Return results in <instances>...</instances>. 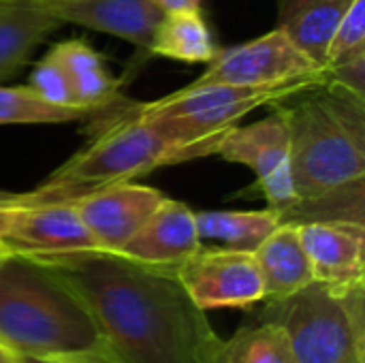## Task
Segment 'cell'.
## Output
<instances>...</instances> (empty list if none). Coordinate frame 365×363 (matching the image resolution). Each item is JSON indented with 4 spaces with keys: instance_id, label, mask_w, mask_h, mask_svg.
<instances>
[{
    "instance_id": "obj_1",
    "label": "cell",
    "mask_w": 365,
    "mask_h": 363,
    "mask_svg": "<svg viewBox=\"0 0 365 363\" xmlns=\"http://www.w3.org/2000/svg\"><path fill=\"white\" fill-rule=\"evenodd\" d=\"M28 259L79 302L101 336V351L115 362L199 363L218 336L173 272L107 250Z\"/></svg>"
},
{
    "instance_id": "obj_2",
    "label": "cell",
    "mask_w": 365,
    "mask_h": 363,
    "mask_svg": "<svg viewBox=\"0 0 365 363\" xmlns=\"http://www.w3.org/2000/svg\"><path fill=\"white\" fill-rule=\"evenodd\" d=\"M280 107L291 133L293 184L280 225H365V96L323 81Z\"/></svg>"
},
{
    "instance_id": "obj_3",
    "label": "cell",
    "mask_w": 365,
    "mask_h": 363,
    "mask_svg": "<svg viewBox=\"0 0 365 363\" xmlns=\"http://www.w3.org/2000/svg\"><path fill=\"white\" fill-rule=\"evenodd\" d=\"M118 98L88 116L90 143L58 167L41 186L21 193V205L73 203L90 193L133 182L165 165H175L171 145L139 116L135 103L126 107L115 105Z\"/></svg>"
},
{
    "instance_id": "obj_4",
    "label": "cell",
    "mask_w": 365,
    "mask_h": 363,
    "mask_svg": "<svg viewBox=\"0 0 365 363\" xmlns=\"http://www.w3.org/2000/svg\"><path fill=\"white\" fill-rule=\"evenodd\" d=\"M0 340L24 357L101 349L79 302L36 261L11 255L0 265Z\"/></svg>"
},
{
    "instance_id": "obj_5",
    "label": "cell",
    "mask_w": 365,
    "mask_h": 363,
    "mask_svg": "<svg viewBox=\"0 0 365 363\" xmlns=\"http://www.w3.org/2000/svg\"><path fill=\"white\" fill-rule=\"evenodd\" d=\"M327 81L314 77L276 88H246L229 83H190L160 101L135 103L141 118L171 145L175 163L212 154L218 137L240 124L244 116L263 107L282 103L308 88Z\"/></svg>"
},
{
    "instance_id": "obj_6",
    "label": "cell",
    "mask_w": 365,
    "mask_h": 363,
    "mask_svg": "<svg viewBox=\"0 0 365 363\" xmlns=\"http://www.w3.org/2000/svg\"><path fill=\"white\" fill-rule=\"evenodd\" d=\"M257 319L284 332L297 363H365V285L312 282L291 297L263 302Z\"/></svg>"
},
{
    "instance_id": "obj_7",
    "label": "cell",
    "mask_w": 365,
    "mask_h": 363,
    "mask_svg": "<svg viewBox=\"0 0 365 363\" xmlns=\"http://www.w3.org/2000/svg\"><path fill=\"white\" fill-rule=\"evenodd\" d=\"M272 113L246 126H231L212 148L222 160L246 165L255 175V190L267 201V208L282 218L293 203L291 184V133L280 103L269 105Z\"/></svg>"
},
{
    "instance_id": "obj_8",
    "label": "cell",
    "mask_w": 365,
    "mask_h": 363,
    "mask_svg": "<svg viewBox=\"0 0 365 363\" xmlns=\"http://www.w3.org/2000/svg\"><path fill=\"white\" fill-rule=\"evenodd\" d=\"M314 77H325V68L308 58L280 28H274L248 43L218 49L195 83L276 88Z\"/></svg>"
},
{
    "instance_id": "obj_9",
    "label": "cell",
    "mask_w": 365,
    "mask_h": 363,
    "mask_svg": "<svg viewBox=\"0 0 365 363\" xmlns=\"http://www.w3.org/2000/svg\"><path fill=\"white\" fill-rule=\"evenodd\" d=\"M175 276L201 310L252 308L263 304V280L252 252H237L201 244Z\"/></svg>"
},
{
    "instance_id": "obj_10",
    "label": "cell",
    "mask_w": 365,
    "mask_h": 363,
    "mask_svg": "<svg viewBox=\"0 0 365 363\" xmlns=\"http://www.w3.org/2000/svg\"><path fill=\"white\" fill-rule=\"evenodd\" d=\"M0 240L13 255L49 257L79 250H98L73 203L19 205L9 210Z\"/></svg>"
},
{
    "instance_id": "obj_11",
    "label": "cell",
    "mask_w": 365,
    "mask_h": 363,
    "mask_svg": "<svg viewBox=\"0 0 365 363\" xmlns=\"http://www.w3.org/2000/svg\"><path fill=\"white\" fill-rule=\"evenodd\" d=\"M165 199L156 188L122 182L73 201V208L96 248L118 252Z\"/></svg>"
},
{
    "instance_id": "obj_12",
    "label": "cell",
    "mask_w": 365,
    "mask_h": 363,
    "mask_svg": "<svg viewBox=\"0 0 365 363\" xmlns=\"http://www.w3.org/2000/svg\"><path fill=\"white\" fill-rule=\"evenodd\" d=\"M195 212L175 199H165L118 255L148 267L173 272L199 250Z\"/></svg>"
},
{
    "instance_id": "obj_13",
    "label": "cell",
    "mask_w": 365,
    "mask_h": 363,
    "mask_svg": "<svg viewBox=\"0 0 365 363\" xmlns=\"http://www.w3.org/2000/svg\"><path fill=\"white\" fill-rule=\"evenodd\" d=\"M297 227L314 282L331 289L365 285V225L327 220Z\"/></svg>"
},
{
    "instance_id": "obj_14",
    "label": "cell",
    "mask_w": 365,
    "mask_h": 363,
    "mask_svg": "<svg viewBox=\"0 0 365 363\" xmlns=\"http://www.w3.org/2000/svg\"><path fill=\"white\" fill-rule=\"evenodd\" d=\"M62 24H77L124 39L148 51L163 11L152 0H60L49 4Z\"/></svg>"
},
{
    "instance_id": "obj_15",
    "label": "cell",
    "mask_w": 365,
    "mask_h": 363,
    "mask_svg": "<svg viewBox=\"0 0 365 363\" xmlns=\"http://www.w3.org/2000/svg\"><path fill=\"white\" fill-rule=\"evenodd\" d=\"M252 255L263 280V302L291 297L314 282L312 265L302 244L297 225H278Z\"/></svg>"
},
{
    "instance_id": "obj_16",
    "label": "cell",
    "mask_w": 365,
    "mask_h": 363,
    "mask_svg": "<svg viewBox=\"0 0 365 363\" xmlns=\"http://www.w3.org/2000/svg\"><path fill=\"white\" fill-rule=\"evenodd\" d=\"M60 26L53 9L41 0H0V81L15 75Z\"/></svg>"
},
{
    "instance_id": "obj_17",
    "label": "cell",
    "mask_w": 365,
    "mask_h": 363,
    "mask_svg": "<svg viewBox=\"0 0 365 363\" xmlns=\"http://www.w3.org/2000/svg\"><path fill=\"white\" fill-rule=\"evenodd\" d=\"M353 0H278V26L308 58L325 68L334 32Z\"/></svg>"
},
{
    "instance_id": "obj_18",
    "label": "cell",
    "mask_w": 365,
    "mask_h": 363,
    "mask_svg": "<svg viewBox=\"0 0 365 363\" xmlns=\"http://www.w3.org/2000/svg\"><path fill=\"white\" fill-rule=\"evenodd\" d=\"M51 51L60 60V64L71 81L75 103L79 107H86L92 113L96 109L111 105L120 96L118 94L120 81L113 79L105 71L101 56L88 41L71 39V41L53 45Z\"/></svg>"
},
{
    "instance_id": "obj_19",
    "label": "cell",
    "mask_w": 365,
    "mask_h": 363,
    "mask_svg": "<svg viewBox=\"0 0 365 363\" xmlns=\"http://www.w3.org/2000/svg\"><path fill=\"white\" fill-rule=\"evenodd\" d=\"M199 363H297V359L278 325L255 319L229 340L216 336Z\"/></svg>"
},
{
    "instance_id": "obj_20",
    "label": "cell",
    "mask_w": 365,
    "mask_h": 363,
    "mask_svg": "<svg viewBox=\"0 0 365 363\" xmlns=\"http://www.w3.org/2000/svg\"><path fill=\"white\" fill-rule=\"evenodd\" d=\"M201 244L237 252H255L280 225L274 210L257 212H195Z\"/></svg>"
},
{
    "instance_id": "obj_21",
    "label": "cell",
    "mask_w": 365,
    "mask_h": 363,
    "mask_svg": "<svg viewBox=\"0 0 365 363\" xmlns=\"http://www.w3.org/2000/svg\"><path fill=\"white\" fill-rule=\"evenodd\" d=\"M218 51L201 9L165 13L152 36L148 53L178 62H210Z\"/></svg>"
},
{
    "instance_id": "obj_22",
    "label": "cell",
    "mask_w": 365,
    "mask_h": 363,
    "mask_svg": "<svg viewBox=\"0 0 365 363\" xmlns=\"http://www.w3.org/2000/svg\"><path fill=\"white\" fill-rule=\"evenodd\" d=\"M90 109L51 105L28 86H0V126L11 124H64L86 120Z\"/></svg>"
},
{
    "instance_id": "obj_23",
    "label": "cell",
    "mask_w": 365,
    "mask_h": 363,
    "mask_svg": "<svg viewBox=\"0 0 365 363\" xmlns=\"http://www.w3.org/2000/svg\"><path fill=\"white\" fill-rule=\"evenodd\" d=\"M28 88L32 92H36L41 98H45L51 105H64V107H79L75 103V94L71 88V81L60 64V60L56 58V53L49 49L45 53V58L34 66L32 75H30V83Z\"/></svg>"
},
{
    "instance_id": "obj_24",
    "label": "cell",
    "mask_w": 365,
    "mask_h": 363,
    "mask_svg": "<svg viewBox=\"0 0 365 363\" xmlns=\"http://www.w3.org/2000/svg\"><path fill=\"white\" fill-rule=\"evenodd\" d=\"M365 47V0H353L351 9L338 24L327 49L325 66L351 51Z\"/></svg>"
},
{
    "instance_id": "obj_25",
    "label": "cell",
    "mask_w": 365,
    "mask_h": 363,
    "mask_svg": "<svg viewBox=\"0 0 365 363\" xmlns=\"http://www.w3.org/2000/svg\"><path fill=\"white\" fill-rule=\"evenodd\" d=\"M325 79L365 96V47L329 62L325 66Z\"/></svg>"
},
{
    "instance_id": "obj_26",
    "label": "cell",
    "mask_w": 365,
    "mask_h": 363,
    "mask_svg": "<svg viewBox=\"0 0 365 363\" xmlns=\"http://www.w3.org/2000/svg\"><path fill=\"white\" fill-rule=\"evenodd\" d=\"M47 363H120L115 362L109 353L101 349H88V351H73V353H56L49 357H43Z\"/></svg>"
},
{
    "instance_id": "obj_27",
    "label": "cell",
    "mask_w": 365,
    "mask_h": 363,
    "mask_svg": "<svg viewBox=\"0 0 365 363\" xmlns=\"http://www.w3.org/2000/svg\"><path fill=\"white\" fill-rule=\"evenodd\" d=\"M163 13H178V11H192L201 9V0H152Z\"/></svg>"
},
{
    "instance_id": "obj_28",
    "label": "cell",
    "mask_w": 365,
    "mask_h": 363,
    "mask_svg": "<svg viewBox=\"0 0 365 363\" xmlns=\"http://www.w3.org/2000/svg\"><path fill=\"white\" fill-rule=\"evenodd\" d=\"M21 205V193H6V190H0V229L4 225V218L9 214V210L13 208H19Z\"/></svg>"
},
{
    "instance_id": "obj_29",
    "label": "cell",
    "mask_w": 365,
    "mask_h": 363,
    "mask_svg": "<svg viewBox=\"0 0 365 363\" xmlns=\"http://www.w3.org/2000/svg\"><path fill=\"white\" fill-rule=\"evenodd\" d=\"M24 355H19L15 349H11L6 342L0 340V363H19Z\"/></svg>"
},
{
    "instance_id": "obj_30",
    "label": "cell",
    "mask_w": 365,
    "mask_h": 363,
    "mask_svg": "<svg viewBox=\"0 0 365 363\" xmlns=\"http://www.w3.org/2000/svg\"><path fill=\"white\" fill-rule=\"evenodd\" d=\"M11 255H13V252H11V250L6 248V244H4V242L0 240V265H2V263H4V261H6V259L11 257Z\"/></svg>"
},
{
    "instance_id": "obj_31",
    "label": "cell",
    "mask_w": 365,
    "mask_h": 363,
    "mask_svg": "<svg viewBox=\"0 0 365 363\" xmlns=\"http://www.w3.org/2000/svg\"><path fill=\"white\" fill-rule=\"evenodd\" d=\"M19 363H47L45 359H38V357H21Z\"/></svg>"
},
{
    "instance_id": "obj_32",
    "label": "cell",
    "mask_w": 365,
    "mask_h": 363,
    "mask_svg": "<svg viewBox=\"0 0 365 363\" xmlns=\"http://www.w3.org/2000/svg\"><path fill=\"white\" fill-rule=\"evenodd\" d=\"M41 2H45V4H53V2H60V0H41Z\"/></svg>"
}]
</instances>
